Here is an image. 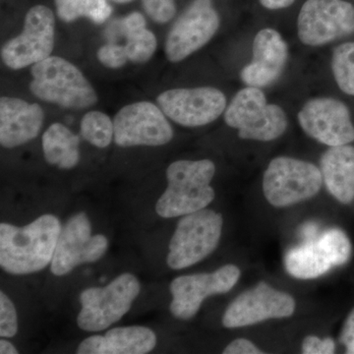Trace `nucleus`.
<instances>
[{
  "mask_svg": "<svg viewBox=\"0 0 354 354\" xmlns=\"http://www.w3.org/2000/svg\"><path fill=\"white\" fill-rule=\"evenodd\" d=\"M62 223L46 214L25 227L0 225V266L12 274H29L44 270L53 261Z\"/></svg>",
  "mask_w": 354,
  "mask_h": 354,
  "instance_id": "obj_1",
  "label": "nucleus"
},
{
  "mask_svg": "<svg viewBox=\"0 0 354 354\" xmlns=\"http://www.w3.org/2000/svg\"><path fill=\"white\" fill-rule=\"evenodd\" d=\"M216 165L209 160H180L167 169V187L156 204L162 218L183 216L207 208L216 193L211 186Z\"/></svg>",
  "mask_w": 354,
  "mask_h": 354,
  "instance_id": "obj_2",
  "label": "nucleus"
},
{
  "mask_svg": "<svg viewBox=\"0 0 354 354\" xmlns=\"http://www.w3.org/2000/svg\"><path fill=\"white\" fill-rule=\"evenodd\" d=\"M30 91L41 101L64 109H84L94 106L97 94L85 75L68 60L48 57L31 69Z\"/></svg>",
  "mask_w": 354,
  "mask_h": 354,
  "instance_id": "obj_3",
  "label": "nucleus"
},
{
  "mask_svg": "<svg viewBox=\"0 0 354 354\" xmlns=\"http://www.w3.org/2000/svg\"><path fill=\"white\" fill-rule=\"evenodd\" d=\"M225 121L241 139L261 142L279 138L288 128L285 111L269 104L260 88L250 86L234 95L225 109Z\"/></svg>",
  "mask_w": 354,
  "mask_h": 354,
  "instance_id": "obj_4",
  "label": "nucleus"
},
{
  "mask_svg": "<svg viewBox=\"0 0 354 354\" xmlns=\"http://www.w3.org/2000/svg\"><path fill=\"white\" fill-rule=\"evenodd\" d=\"M223 225V216L213 209L205 208L183 216L169 242V267L185 269L211 255L220 242Z\"/></svg>",
  "mask_w": 354,
  "mask_h": 354,
  "instance_id": "obj_5",
  "label": "nucleus"
},
{
  "mask_svg": "<svg viewBox=\"0 0 354 354\" xmlns=\"http://www.w3.org/2000/svg\"><path fill=\"white\" fill-rule=\"evenodd\" d=\"M139 279L124 272L104 288H88L80 295L82 309L77 325L85 332L97 333L118 322L138 297Z\"/></svg>",
  "mask_w": 354,
  "mask_h": 354,
  "instance_id": "obj_6",
  "label": "nucleus"
},
{
  "mask_svg": "<svg viewBox=\"0 0 354 354\" xmlns=\"http://www.w3.org/2000/svg\"><path fill=\"white\" fill-rule=\"evenodd\" d=\"M322 184V174L315 165L290 157L274 158L263 177L266 199L277 208L315 196Z\"/></svg>",
  "mask_w": 354,
  "mask_h": 354,
  "instance_id": "obj_7",
  "label": "nucleus"
},
{
  "mask_svg": "<svg viewBox=\"0 0 354 354\" xmlns=\"http://www.w3.org/2000/svg\"><path fill=\"white\" fill-rule=\"evenodd\" d=\"M55 14L48 6L32 7L26 14L20 35L1 48V58L8 68L20 70L50 57L55 48Z\"/></svg>",
  "mask_w": 354,
  "mask_h": 354,
  "instance_id": "obj_8",
  "label": "nucleus"
},
{
  "mask_svg": "<svg viewBox=\"0 0 354 354\" xmlns=\"http://www.w3.org/2000/svg\"><path fill=\"white\" fill-rule=\"evenodd\" d=\"M298 38L321 46L354 34V6L346 0H307L297 19Z\"/></svg>",
  "mask_w": 354,
  "mask_h": 354,
  "instance_id": "obj_9",
  "label": "nucleus"
},
{
  "mask_svg": "<svg viewBox=\"0 0 354 354\" xmlns=\"http://www.w3.org/2000/svg\"><path fill=\"white\" fill-rule=\"evenodd\" d=\"M351 252L353 245L346 232L332 228L315 241L290 249L285 257L286 269L297 279L319 278L333 267L348 262Z\"/></svg>",
  "mask_w": 354,
  "mask_h": 354,
  "instance_id": "obj_10",
  "label": "nucleus"
},
{
  "mask_svg": "<svg viewBox=\"0 0 354 354\" xmlns=\"http://www.w3.org/2000/svg\"><path fill=\"white\" fill-rule=\"evenodd\" d=\"M213 0H193L179 16L165 41V55L174 64L183 62L209 43L220 28Z\"/></svg>",
  "mask_w": 354,
  "mask_h": 354,
  "instance_id": "obj_11",
  "label": "nucleus"
},
{
  "mask_svg": "<svg viewBox=\"0 0 354 354\" xmlns=\"http://www.w3.org/2000/svg\"><path fill=\"white\" fill-rule=\"evenodd\" d=\"M167 118L162 109L153 102L127 104L114 118V142L123 148L165 145L174 137Z\"/></svg>",
  "mask_w": 354,
  "mask_h": 354,
  "instance_id": "obj_12",
  "label": "nucleus"
},
{
  "mask_svg": "<svg viewBox=\"0 0 354 354\" xmlns=\"http://www.w3.org/2000/svg\"><path fill=\"white\" fill-rule=\"evenodd\" d=\"M108 247L109 241L104 235H92V225L88 216L83 212L76 214L62 228L50 263V271L55 276H65L77 266L101 259Z\"/></svg>",
  "mask_w": 354,
  "mask_h": 354,
  "instance_id": "obj_13",
  "label": "nucleus"
},
{
  "mask_svg": "<svg viewBox=\"0 0 354 354\" xmlns=\"http://www.w3.org/2000/svg\"><path fill=\"white\" fill-rule=\"evenodd\" d=\"M157 102L169 120L185 127L209 124L227 109V97L214 87L171 88L158 95Z\"/></svg>",
  "mask_w": 354,
  "mask_h": 354,
  "instance_id": "obj_14",
  "label": "nucleus"
},
{
  "mask_svg": "<svg viewBox=\"0 0 354 354\" xmlns=\"http://www.w3.org/2000/svg\"><path fill=\"white\" fill-rule=\"evenodd\" d=\"M241 274L237 266L228 264L211 274L203 272L174 279L169 286L171 313L179 320H189L196 315L207 297L232 290Z\"/></svg>",
  "mask_w": 354,
  "mask_h": 354,
  "instance_id": "obj_15",
  "label": "nucleus"
},
{
  "mask_svg": "<svg viewBox=\"0 0 354 354\" xmlns=\"http://www.w3.org/2000/svg\"><path fill=\"white\" fill-rule=\"evenodd\" d=\"M295 311V298L260 281L228 305L223 316V325L228 329L246 327L270 319L288 318Z\"/></svg>",
  "mask_w": 354,
  "mask_h": 354,
  "instance_id": "obj_16",
  "label": "nucleus"
},
{
  "mask_svg": "<svg viewBox=\"0 0 354 354\" xmlns=\"http://www.w3.org/2000/svg\"><path fill=\"white\" fill-rule=\"evenodd\" d=\"M302 130L311 138L329 147L348 145L354 141V125L349 109L333 97L310 100L298 113Z\"/></svg>",
  "mask_w": 354,
  "mask_h": 354,
  "instance_id": "obj_17",
  "label": "nucleus"
},
{
  "mask_svg": "<svg viewBox=\"0 0 354 354\" xmlns=\"http://www.w3.org/2000/svg\"><path fill=\"white\" fill-rule=\"evenodd\" d=\"M288 59V44L281 35L271 28L261 30L254 38L252 62L241 71L242 82L257 88L271 85L283 74Z\"/></svg>",
  "mask_w": 354,
  "mask_h": 354,
  "instance_id": "obj_18",
  "label": "nucleus"
},
{
  "mask_svg": "<svg viewBox=\"0 0 354 354\" xmlns=\"http://www.w3.org/2000/svg\"><path fill=\"white\" fill-rule=\"evenodd\" d=\"M44 120V111L35 102L19 97L0 99V144L7 149L24 145L38 136Z\"/></svg>",
  "mask_w": 354,
  "mask_h": 354,
  "instance_id": "obj_19",
  "label": "nucleus"
},
{
  "mask_svg": "<svg viewBox=\"0 0 354 354\" xmlns=\"http://www.w3.org/2000/svg\"><path fill=\"white\" fill-rule=\"evenodd\" d=\"M157 344L155 333L142 326L114 328L104 335L88 337L77 348L78 354H146Z\"/></svg>",
  "mask_w": 354,
  "mask_h": 354,
  "instance_id": "obj_20",
  "label": "nucleus"
},
{
  "mask_svg": "<svg viewBox=\"0 0 354 354\" xmlns=\"http://www.w3.org/2000/svg\"><path fill=\"white\" fill-rule=\"evenodd\" d=\"M323 183L337 201L351 204L354 200V147H330L320 160Z\"/></svg>",
  "mask_w": 354,
  "mask_h": 354,
  "instance_id": "obj_21",
  "label": "nucleus"
},
{
  "mask_svg": "<svg viewBox=\"0 0 354 354\" xmlns=\"http://www.w3.org/2000/svg\"><path fill=\"white\" fill-rule=\"evenodd\" d=\"M43 152L46 162L60 169H71L80 160V139L62 123L55 122L44 131Z\"/></svg>",
  "mask_w": 354,
  "mask_h": 354,
  "instance_id": "obj_22",
  "label": "nucleus"
},
{
  "mask_svg": "<svg viewBox=\"0 0 354 354\" xmlns=\"http://www.w3.org/2000/svg\"><path fill=\"white\" fill-rule=\"evenodd\" d=\"M55 3L58 18L66 23L84 17L102 24L113 13L108 0H55Z\"/></svg>",
  "mask_w": 354,
  "mask_h": 354,
  "instance_id": "obj_23",
  "label": "nucleus"
},
{
  "mask_svg": "<svg viewBox=\"0 0 354 354\" xmlns=\"http://www.w3.org/2000/svg\"><path fill=\"white\" fill-rule=\"evenodd\" d=\"M80 133L91 145L106 148L114 138L113 120L102 111H88L81 120Z\"/></svg>",
  "mask_w": 354,
  "mask_h": 354,
  "instance_id": "obj_24",
  "label": "nucleus"
},
{
  "mask_svg": "<svg viewBox=\"0 0 354 354\" xmlns=\"http://www.w3.org/2000/svg\"><path fill=\"white\" fill-rule=\"evenodd\" d=\"M332 70L342 92L354 95V43L342 44L335 48Z\"/></svg>",
  "mask_w": 354,
  "mask_h": 354,
  "instance_id": "obj_25",
  "label": "nucleus"
},
{
  "mask_svg": "<svg viewBox=\"0 0 354 354\" xmlns=\"http://www.w3.org/2000/svg\"><path fill=\"white\" fill-rule=\"evenodd\" d=\"M127 39L125 50L130 62L134 64H145L153 57L157 50V38L147 27L138 31L128 32Z\"/></svg>",
  "mask_w": 354,
  "mask_h": 354,
  "instance_id": "obj_26",
  "label": "nucleus"
},
{
  "mask_svg": "<svg viewBox=\"0 0 354 354\" xmlns=\"http://www.w3.org/2000/svg\"><path fill=\"white\" fill-rule=\"evenodd\" d=\"M18 332V318L15 306L4 292H0V335L13 337Z\"/></svg>",
  "mask_w": 354,
  "mask_h": 354,
  "instance_id": "obj_27",
  "label": "nucleus"
},
{
  "mask_svg": "<svg viewBox=\"0 0 354 354\" xmlns=\"http://www.w3.org/2000/svg\"><path fill=\"white\" fill-rule=\"evenodd\" d=\"M144 10L158 24H165L176 12V0H142Z\"/></svg>",
  "mask_w": 354,
  "mask_h": 354,
  "instance_id": "obj_28",
  "label": "nucleus"
},
{
  "mask_svg": "<svg viewBox=\"0 0 354 354\" xmlns=\"http://www.w3.org/2000/svg\"><path fill=\"white\" fill-rule=\"evenodd\" d=\"M97 57L104 66L111 69L121 68L129 60L124 46L113 43L101 46L97 50Z\"/></svg>",
  "mask_w": 354,
  "mask_h": 354,
  "instance_id": "obj_29",
  "label": "nucleus"
},
{
  "mask_svg": "<svg viewBox=\"0 0 354 354\" xmlns=\"http://www.w3.org/2000/svg\"><path fill=\"white\" fill-rule=\"evenodd\" d=\"M335 351V342L330 337L320 339L316 335H308L302 342V353L305 354H332Z\"/></svg>",
  "mask_w": 354,
  "mask_h": 354,
  "instance_id": "obj_30",
  "label": "nucleus"
},
{
  "mask_svg": "<svg viewBox=\"0 0 354 354\" xmlns=\"http://www.w3.org/2000/svg\"><path fill=\"white\" fill-rule=\"evenodd\" d=\"M339 342L346 346V353L354 354V308L346 317L339 335Z\"/></svg>",
  "mask_w": 354,
  "mask_h": 354,
  "instance_id": "obj_31",
  "label": "nucleus"
},
{
  "mask_svg": "<svg viewBox=\"0 0 354 354\" xmlns=\"http://www.w3.org/2000/svg\"><path fill=\"white\" fill-rule=\"evenodd\" d=\"M225 354H262L252 342L245 339H237L230 342V344L223 351Z\"/></svg>",
  "mask_w": 354,
  "mask_h": 354,
  "instance_id": "obj_32",
  "label": "nucleus"
},
{
  "mask_svg": "<svg viewBox=\"0 0 354 354\" xmlns=\"http://www.w3.org/2000/svg\"><path fill=\"white\" fill-rule=\"evenodd\" d=\"M147 22L143 14L132 12L122 20V29L125 35L146 28Z\"/></svg>",
  "mask_w": 354,
  "mask_h": 354,
  "instance_id": "obj_33",
  "label": "nucleus"
},
{
  "mask_svg": "<svg viewBox=\"0 0 354 354\" xmlns=\"http://www.w3.org/2000/svg\"><path fill=\"white\" fill-rule=\"evenodd\" d=\"M261 6L270 10L288 8L292 6L295 0H259Z\"/></svg>",
  "mask_w": 354,
  "mask_h": 354,
  "instance_id": "obj_34",
  "label": "nucleus"
},
{
  "mask_svg": "<svg viewBox=\"0 0 354 354\" xmlns=\"http://www.w3.org/2000/svg\"><path fill=\"white\" fill-rule=\"evenodd\" d=\"M0 353L1 354H17L18 351L11 342L6 339L0 341Z\"/></svg>",
  "mask_w": 354,
  "mask_h": 354,
  "instance_id": "obj_35",
  "label": "nucleus"
},
{
  "mask_svg": "<svg viewBox=\"0 0 354 354\" xmlns=\"http://www.w3.org/2000/svg\"><path fill=\"white\" fill-rule=\"evenodd\" d=\"M111 1L116 2V3H129V2L134 1V0H111Z\"/></svg>",
  "mask_w": 354,
  "mask_h": 354,
  "instance_id": "obj_36",
  "label": "nucleus"
}]
</instances>
